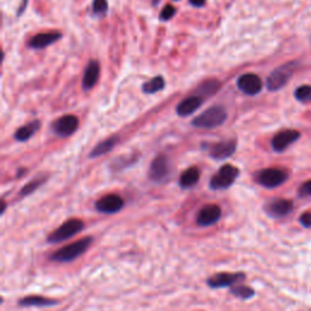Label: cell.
Returning a JSON list of instances; mask_svg holds the SVG:
<instances>
[{
  "label": "cell",
  "mask_w": 311,
  "mask_h": 311,
  "mask_svg": "<svg viewBox=\"0 0 311 311\" xmlns=\"http://www.w3.org/2000/svg\"><path fill=\"white\" fill-rule=\"evenodd\" d=\"M299 137H301V133L298 130H293V129L282 130L274 136L271 146L275 152H284L286 148L294 144Z\"/></svg>",
  "instance_id": "cell-12"
},
{
  "label": "cell",
  "mask_w": 311,
  "mask_h": 311,
  "mask_svg": "<svg viewBox=\"0 0 311 311\" xmlns=\"http://www.w3.org/2000/svg\"><path fill=\"white\" fill-rule=\"evenodd\" d=\"M240 175V169L232 164H224L217 174L212 176L209 187L212 190H226L235 184Z\"/></svg>",
  "instance_id": "cell-4"
},
{
  "label": "cell",
  "mask_w": 311,
  "mask_h": 311,
  "mask_svg": "<svg viewBox=\"0 0 311 311\" xmlns=\"http://www.w3.org/2000/svg\"><path fill=\"white\" fill-rule=\"evenodd\" d=\"M293 202L286 198H274L265 206V211L273 218H284L293 211Z\"/></svg>",
  "instance_id": "cell-13"
},
{
  "label": "cell",
  "mask_w": 311,
  "mask_h": 311,
  "mask_svg": "<svg viewBox=\"0 0 311 311\" xmlns=\"http://www.w3.org/2000/svg\"><path fill=\"white\" fill-rule=\"evenodd\" d=\"M294 96L303 103L311 102V85H302L294 91Z\"/></svg>",
  "instance_id": "cell-27"
},
{
  "label": "cell",
  "mask_w": 311,
  "mask_h": 311,
  "mask_svg": "<svg viewBox=\"0 0 311 311\" xmlns=\"http://www.w3.org/2000/svg\"><path fill=\"white\" fill-rule=\"evenodd\" d=\"M117 142H118V139H117L116 136H112V137H108V139L103 140L102 142H100L99 145H96V146L92 148L90 157L91 158H95V157L106 155V153H108L110 151L113 150V147L116 146Z\"/></svg>",
  "instance_id": "cell-22"
},
{
  "label": "cell",
  "mask_w": 311,
  "mask_h": 311,
  "mask_svg": "<svg viewBox=\"0 0 311 311\" xmlns=\"http://www.w3.org/2000/svg\"><path fill=\"white\" fill-rule=\"evenodd\" d=\"M62 34L58 32H49V33H40V34L34 35L28 43V46L32 49H44V47L51 45L60 40Z\"/></svg>",
  "instance_id": "cell-17"
},
{
  "label": "cell",
  "mask_w": 311,
  "mask_h": 311,
  "mask_svg": "<svg viewBox=\"0 0 311 311\" xmlns=\"http://www.w3.org/2000/svg\"><path fill=\"white\" fill-rule=\"evenodd\" d=\"M100 77V63L97 61L91 60L86 66L83 77V88L85 90H90L97 83Z\"/></svg>",
  "instance_id": "cell-18"
},
{
  "label": "cell",
  "mask_w": 311,
  "mask_h": 311,
  "mask_svg": "<svg viewBox=\"0 0 311 311\" xmlns=\"http://www.w3.org/2000/svg\"><path fill=\"white\" fill-rule=\"evenodd\" d=\"M170 173H172V165H170L168 157L164 155H158L150 165L148 176L155 183H163L169 178Z\"/></svg>",
  "instance_id": "cell-7"
},
{
  "label": "cell",
  "mask_w": 311,
  "mask_h": 311,
  "mask_svg": "<svg viewBox=\"0 0 311 311\" xmlns=\"http://www.w3.org/2000/svg\"><path fill=\"white\" fill-rule=\"evenodd\" d=\"M27 4H28V0H22V4L19 5L18 11H17V16L22 15V13L24 12V10H26V7H27Z\"/></svg>",
  "instance_id": "cell-33"
},
{
  "label": "cell",
  "mask_w": 311,
  "mask_h": 311,
  "mask_svg": "<svg viewBox=\"0 0 311 311\" xmlns=\"http://www.w3.org/2000/svg\"><path fill=\"white\" fill-rule=\"evenodd\" d=\"M124 207V201L118 195L110 193V195L103 196L95 203V209L103 214H114L118 213Z\"/></svg>",
  "instance_id": "cell-10"
},
{
  "label": "cell",
  "mask_w": 311,
  "mask_h": 311,
  "mask_svg": "<svg viewBox=\"0 0 311 311\" xmlns=\"http://www.w3.org/2000/svg\"><path fill=\"white\" fill-rule=\"evenodd\" d=\"M297 66H298V63L296 61H291V62L277 67L273 73L269 75L268 80H266V86H268L269 90L277 91L284 88L292 78L293 73L297 69Z\"/></svg>",
  "instance_id": "cell-3"
},
{
  "label": "cell",
  "mask_w": 311,
  "mask_h": 311,
  "mask_svg": "<svg viewBox=\"0 0 311 311\" xmlns=\"http://www.w3.org/2000/svg\"><path fill=\"white\" fill-rule=\"evenodd\" d=\"M84 229V223L80 219H69L64 221L61 226L54 230L51 234L47 236L49 243H60L68 238L75 236L77 234L82 232Z\"/></svg>",
  "instance_id": "cell-5"
},
{
  "label": "cell",
  "mask_w": 311,
  "mask_h": 311,
  "mask_svg": "<svg viewBox=\"0 0 311 311\" xmlns=\"http://www.w3.org/2000/svg\"><path fill=\"white\" fill-rule=\"evenodd\" d=\"M107 0H94V2H92V10L97 15H103V13L107 12Z\"/></svg>",
  "instance_id": "cell-28"
},
{
  "label": "cell",
  "mask_w": 311,
  "mask_h": 311,
  "mask_svg": "<svg viewBox=\"0 0 311 311\" xmlns=\"http://www.w3.org/2000/svg\"><path fill=\"white\" fill-rule=\"evenodd\" d=\"M231 293L234 294L235 297H237V298L245 299V301L253 298L254 294H256L254 290H252L248 286H235V287L232 286Z\"/></svg>",
  "instance_id": "cell-26"
},
{
  "label": "cell",
  "mask_w": 311,
  "mask_h": 311,
  "mask_svg": "<svg viewBox=\"0 0 311 311\" xmlns=\"http://www.w3.org/2000/svg\"><path fill=\"white\" fill-rule=\"evenodd\" d=\"M175 1H179V0H175Z\"/></svg>",
  "instance_id": "cell-34"
},
{
  "label": "cell",
  "mask_w": 311,
  "mask_h": 311,
  "mask_svg": "<svg viewBox=\"0 0 311 311\" xmlns=\"http://www.w3.org/2000/svg\"><path fill=\"white\" fill-rule=\"evenodd\" d=\"M246 279V275L242 273H221V274H215L213 276L209 277L207 280V285L211 288L218 290V288H224V287H232L234 285L238 284V282L243 281Z\"/></svg>",
  "instance_id": "cell-8"
},
{
  "label": "cell",
  "mask_w": 311,
  "mask_h": 311,
  "mask_svg": "<svg viewBox=\"0 0 311 311\" xmlns=\"http://www.w3.org/2000/svg\"><path fill=\"white\" fill-rule=\"evenodd\" d=\"M299 192H301V196H304V197H307V196H311V180L303 184L301 186V190H299Z\"/></svg>",
  "instance_id": "cell-31"
},
{
  "label": "cell",
  "mask_w": 311,
  "mask_h": 311,
  "mask_svg": "<svg viewBox=\"0 0 311 311\" xmlns=\"http://www.w3.org/2000/svg\"><path fill=\"white\" fill-rule=\"evenodd\" d=\"M237 86L241 91L245 92L246 95L259 94L263 89V82L257 74L254 73H246L242 74L237 79Z\"/></svg>",
  "instance_id": "cell-14"
},
{
  "label": "cell",
  "mask_w": 311,
  "mask_h": 311,
  "mask_svg": "<svg viewBox=\"0 0 311 311\" xmlns=\"http://www.w3.org/2000/svg\"><path fill=\"white\" fill-rule=\"evenodd\" d=\"M299 221H301V224L304 228H311V212H307L302 214Z\"/></svg>",
  "instance_id": "cell-30"
},
{
  "label": "cell",
  "mask_w": 311,
  "mask_h": 311,
  "mask_svg": "<svg viewBox=\"0 0 311 311\" xmlns=\"http://www.w3.org/2000/svg\"><path fill=\"white\" fill-rule=\"evenodd\" d=\"M57 304V301L54 299L45 298L43 296H28L18 301V305L22 308H29V307H52V305Z\"/></svg>",
  "instance_id": "cell-19"
},
{
  "label": "cell",
  "mask_w": 311,
  "mask_h": 311,
  "mask_svg": "<svg viewBox=\"0 0 311 311\" xmlns=\"http://www.w3.org/2000/svg\"><path fill=\"white\" fill-rule=\"evenodd\" d=\"M40 129V122L39 120H33V122L28 123V124L23 125V127L18 128L15 133V139L17 141L24 142L28 139H30L35 133Z\"/></svg>",
  "instance_id": "cell-21"
},
{
  "label": "cell",
  "mask_w": 311,
  "mask_h": 311,
  "mask_svg": "<svg viewBox=\"0 0 311 311\" xmlns=\"http://www.w3.org/2000/svg\"><path fill=\"white\" fill-rule=\"evenodd\" d=\"M189 1L195 7H203L206 5V0H189Z\"/></svg>",
  "instance_id": "cell-32"
},
{
  "label": "cell",
  "mask_w": 311,
  "mask_h": 311,
  "mask_svg": "<svg viewBox=\"0 0 311 311\" xmlns=\"http://www.w3.org/2000/svg\"><path fill=\"white\" fill-rule=\"evenodd\" d=\"M175 12L176 10L173 5H165L163 10H162L161 15H159V18H161V21H169L175 15Z\"/></svg>",
  "instance_id": "cell-29"
},
{
  "label": "cell",
  "mask_w": 311,
  "mask_h": 311,
  "mask_svg": "<svg viewBox=\"0 0 311 311\" xmlns=\"http://www.w3.org/2000/svg\"><path fill=\"white\" fill-rule=\"evenodd\" d=\"M92 243V237H84L82 240L75 241L68 246H64L63 248L58 249L55 253L51 254L50 259L58 263H69L83 256Z\"/></svg>",
  "instance_id": "cell-1"
},
{
  "label": "cell",
  "mask_w": 311,
  "mask_h": 311,
  "mask_svg": "<svg viewBox=\"0 0 311 311\" xmlns=\"http://www.w3.org/2000/svg\"><path fill=\"white\" fill-rule=\"evenodd\" d=\"M200 169L197 167H191L189 169H186L183 174L180 175V179H179V184L183 189H190V187L195 186L196 184L198 183L200 180Z\"/></svg>",
  "instance_id": "cell-20"
},
{
  "label": "cell",
  "mask_w": 311,
  "mask_h": 311,
  "mask_svg": "<svg viewBox=\"0 0 311 311\" xmlns=\"http://www.w3.org/2000/svg\"><path fill=\"white\" fill-rule=\"evenodd\" d=\"M228 119V112L221 106H213L192 120V125L201 129H214L223 125Z\"/></svg>",
  "instance_id": "cell-2"
},
{
  "label": "cell",
  "mask_w": 311,
  "mask_h": 311,
  "mask_svg": "<svg viewBox=\"0 0 311 311\" xmlns=\"http://www.w3.org/2000/svg\"><path fill=\"white\" fill-rule=\"evenodd\" d=\"M221 218V209L217 204H207V206L202 207L201 211L197 213L196 217V221H197L198 226H212L217 224Z\"/></svg>",
  "instance_id": "cell-11"
},
{
  "label": "cell",
  "mask_w": 311,
  "mask_h": 311,
  "mask_svg": "<svg viewBox=\"0 0 311 311\" xmlns=\"http://www.w3.org/2000/svg\"><path fill=\"white\" fill-rule=\"evenodd\" d=\"M236 148L237 141L235 139L223 140V141L212 145L211 148H209V155L217 161H223V159L229 158V157L234 155Z\"/></svg>",
  "instance_id": "cell-15"
},
{
  "label": "cell",
  "mask_w": 311,
  "mask_h": 311,
  "mask_svg": "<svg viewBox=\"0 0 311 311\" xmlns=\"http://www.w3.org/2000/svg\"><path fill=\"white\" fill-rule=\"evenodd\" d=\"M165 86V80L162 75L153 77L142 85V90L146 94H156V92L162 91Z\"/></svg>",
  "instance_id": "cell-23"
},
{
  "label": "cell",
  "mask_w": 311,
  "mask_h": 311,
  "mask_svg": "<svg viewBox=\"0 0 311 311\" xmlns=\"http://www.w3.org/2000/svg\"><path fill=\"white\" fill-rule=\"evenodd\" d=\"M203 103V97L198 95H192V96L186 97L176 106V113L180 117L191 116L193 112H196L201 107Z\"/></svg>",
  "instance_id": "cell-16"
},
{
  "label": "cell",
  "mask_w": 311,
  "mask_h": 311,
  "mask_svg": "<svg viewBox=\"0 0 311 311\" xmlns=\"http://www.w3.org/2000/svg\"><path fill=\"white\" fill-rule=\"evenodd\" d=\"M78 127H79V120L73 114H66L61 118L56 119L52 124V130L56 135L61 137L71 136L75 133Z\"/></svg>",
  "instance_id": "cell-9"
},
{
  "label": "cell",
  "mask_w": 311,
  "mask_h": 311,
  "mask_svg": "<svg viewBox=\"0 0 311 311\" xmlns=\"http://www.w3.org/2000/svg\"><path fill=\"white\" fill-rule=\"evenodd\" d=\"M220 88V83L218 82V80L215 79H211V80H207V82H204L202 85H200L197 88V90H196V92L198 95V96L201 97H207V96H211V95L215 94L218 90H219Z\"/></svg>",
  "instance_id": "cell-24"
},
{
  "label": "cell",
  "mask_w": 311,
  "mask_h": 311,
  "mask_svg": "<svg viewBox=\"0 0 311 311\" xmlns=\"http://www.w3.org/2000/svg\"><path fill=\"white\" fill-rule=\"evenodd\" d=\"M47 180V176L46 175H43V176H37V178H34L33 180H30L29 183H28L26 186L22 189L21 191V196L22 197H26V196L28 195H32L33 192L37 191V190L39 189V187L41 186L45 181Z\"/></svg>",
  "instance_id": "cell-25"
},
{
  "label": "cell",
  "mask_w": 311,
  "mask_h": 311,
  "mask_svg": "<svg viewBox=\"0 0 311 311\" xmlns=\"http://www.w3.org/2000/svg\"><path fill=\"white\" fill-rule=\"evenodd\" d=\"M257 181L266 189H275L281 186L288 179V173L280 168H266L257 173Z\"/></svg>",
  "instance_id": "cell-6"
}]
</instances>
